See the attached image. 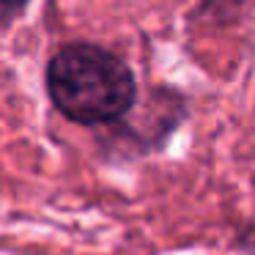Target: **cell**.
<instances>
[{"instance_id":"2","label":"cell","mask_w":255,"mask_h":255,"mask_svg":"<svg viewBox=\"0 0 255 255\" xmlns=\"http://www.w3.org/2000/svg\"><path fill=\"white\" fill-rule=\"evenodd\" d=\"M25 6H28V0H0V25L11 22Z\"/></svg>"},{"instance_id":"1","label":"cell","mask_w":255,"mask_h":255,"mask_svg":"<svg viewBox=\"0 0 255 255\" xmlns=\"http://www.w3.org/2000/svg\"><path fill=\"white\" fill-rule=\"evenodd\" d=\"M47 94L74 124L96 127L121 118L134 105L132 69L96 44H66L47 66Z\"/></svg>"}]
</instances>
